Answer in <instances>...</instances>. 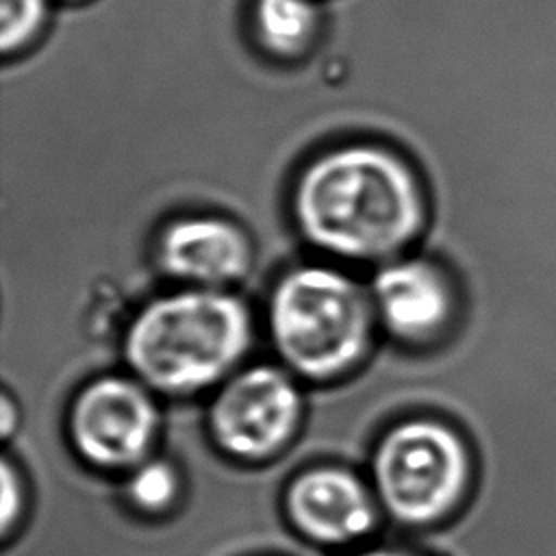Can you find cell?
<instances>
[{
  "label": "cell",
  "instance_id": "6da1fadb",
  "mask_svg": "<svg viewBox=\"0 0 556 556\" xmlns=\"http://www.w3.org/2000/svg\"><path fill=\"white\" fill-rule=\"evenodd\" d=\"M302 235L324 252L380 261L421 230L424 193L410 165L374 143L332 148L308 163L293 191Z\"/></svg>",
  "mask_w": 556,
  "mask_h": 556
},
{
  "label": "cell",
  "instance_id": "7a4b0ae2",
  "mask_svg": "<svg viewBox=\"0 0 556 556\" xmlns=\"http://www.w3.org/2000/svg\"><path fill=\"white\" fill-rule=\"evenodd\" d=\"M252 319L222 289H182L146 304L124 337V354L143 384L195 393L222 380L245 354Z\"/></svg>",
  "mask_w": 556,
  "mask_h": 556
},
{
  "label": "cell",
  "instance_id": "3957f363",
  "mask_svg": "<svg viewBox=\"0 0 556 556\" xmlns=\"http://www.w3.org/2000/svg\"><path fill=\"white\" fill-rule=\"evenodd\" d=\"M374 302L345 274L298 267L269 300V332L282 361L300 376L328 380L354 367L371 337Z\"/></svg>",
  "mask_w": 556,
  "mask_h": 556
},
{
  "label": "cell",
  "instance_id": "277c9868",
  "mask_svg": "<svg viewBox=\"0 0 556 556\" xmlns=\"http://www.w3.org/2000/svg\"><path fill=\"white\" fill-rule=\"evenodd\" d=\"M371 473L378 502L397 523L428 528L463 504L471 482V456L447 424L413 419L380 439Z\"/></svg>",
  "mask_w": 556,
  "mask_h": 556
},
{
  "label": "cell",
  "instance_id": "5b68a950",
  "mask_svg": "<svg viewBox=\"0 0 556 556\" xmlns=\"http://www.w3.org/2000/svg\"><path fill=\"white\" fill-rule=\"evenodd\" d=\"M300 393L278 367L256 365L232 376L208 410L213 441L232 458L265 460L295 434Z\"/></svg>",
  "mask_w": 556,
  "mask_h": 556
},
{
  "label": "cell",
  "instance_id": "8992f818",
  "mask_svg": "<svg viewBox=\"0 0 556 556\" xmlns=\"http://www.w3.org/2000/svg\"><path fill=\"white\" fill-rule=\"evenodd\" d=\"M159 413L143 384L104 376L72 402L67 432L74 450L100 469H132L154 443Z\"/></svg>",
  "mask_w": 556,
  "mask_h": 556
},
{
  "label": "cell",
  "instance_id": "52a82bcc",
  "mask_svg": "<svg viewBox=\"0 0 556 556\" xmlns=\"http://www.w3.org/2000/svg\"><path fill=\"white\" fill-rule=\"evenodd\" d=\"M285 510L304 539L328 547L365 539L378 519L367 486L339 467H317L293 478L285 493Z\"/></svg>",
  "mask_w": 556,
  "mask_h": 556
},
{
  "label": "cell",
  "instance_id": "ba28073f",
  "mask_svg": "<svg viewBox=\"0 0 556 556\" xmlns=\"http://www.w3.org/2000/svg\"><path fill=\"white\" fill-rule=\"evenodd\" d=\"M371 302L384 328L406 343L441 337L454 315L452 282L441 267L424 258L395 261L380 269Z\"/></svg>",
  "mask_w": 556,
  "mask_h": 556
},
{
  "label": "cell",
  "instance_id": "9c48e42d",
  "mask_svg": "<svg viewBox=\"0 0 556 556\" xmlns=\"http://www.w3.org/2000/svg\"><path fill=\"white\" fill-rule=\"evenodd\" d=\"M250 258L245 235L235 224L208 215L172 222L156 243L161 269L200 289H219L239 280L248 271Z\"/></svg>",
  "mask_w": 556,
  "mask_h": 556
},
{
  "label": "cell",
  "instance_id": "30bf717a",
  "mask_svg": "<svg viewBox=\"0 0 556 556\" xmlns=\"http://www.w3.org/2000/svg\"><path fill=\"white\" fill-rule=\"evenodd\" d=\"M324 15V0H248L241 26L265 59L293 63L317 46Z\"/></svg>",
  "mask_w": 556,
  "mask_h": 556
},
{
  "label": "cell",
  "instance_id": "8fae6325",
  "mask_svg": "<svg viewBox=\"0 0 556 556\" xmlns=\"http://www.w3.org/2000/svg\"><path fill=\"white\" fill-rule=\"evenodd\" d=\"M54 15L52 0H0V50L2 59L33 48Z\"/></svg>",
  "mask_w": 556,
  "mask_h": 556
},
{
  "label": "cell",
  "instance_id": "7c38bea8",
  "mask_svg": "<svg viewBox=\"0 0 556 556\" xmlns=\"http://www.w3.org/2000/svg\"><path fill=\"white\" fill-rule=\"evenodd\" d=\"M128 500L146 513L167 510L178 493V476L165 460H143L126 482Z\"/></svg>",
  "mask_w": 556,
  "mask_h": 556
},
{
  "label": "cell",
  "instance_id": "4fadbf2b",
  "mask_svg": "<svg viewBox=\"0 0 556 556\" xmlns=\"http://www.w3.org/2000/svg\"><path fill=\"white\" fill-rule=\"evenodd\" d=\"M22 486L9 460H2V534L7 536L22 513Z\"/></svg>",
  "mask_w": 556,
  "mask_h": 556
},
{
  "label": "cell",
  "instance_id": "5bb4252c",
  "mask_svg": "<svg viewBox=\"0 0 556 556\" xmlns=\"http://www.w3.org/2000/svg\"><path fill=\"white\" fill-rule=\"evenodd\" d=\"M11 415H13V406L9 402V397H2V434L11 432Z\"/></svg>",
  "mask_w": 556,
  "mask_h": 556
},
{
  "label": "cell",
  "instance_id": "9a60e30c",
  "mask_svg": "<svg viewBox=\"0 0 556 556\" xmlns=\"http://www.w3.org/2000/svg\"><path fill=\"white\" fill-rule=\"evenodd\" d=\"M354 556H415V554H408L402 549H367V552H361Z\"/></svg>",
  "mask_w": 556,
  "mask_h": 556
},
{
  "label": "cell",
  "instance_id": "2e32d148",
  "mask_svg": "<svg viewBox=\"0 0 556 556\" xmlns=\"http://www.w3.org/2000/svg\"><path fill=\"white\" fill-rule=\"evenodd\" d=\"M59 2H83V0H59Z\"/></svg>",
  "mask_w": 556,
  "mask_h": 556
}]
</instances>
